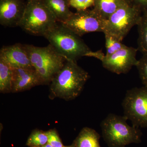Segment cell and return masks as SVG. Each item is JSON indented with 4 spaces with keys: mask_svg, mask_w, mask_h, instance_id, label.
<instances>
[{
    "mask_svg": "<svg viewBox=\"0 0 147 147\" xmlns=\"http://www.w3.org/2000/svg\"><path fill=\"white\" fill-rule=\"evenodd\" d=\"M57 23L42 0H27L19 27L29 34L43 36Z\"/></svg>",
    "mask_w": 147,
    "mask_h": 147,
    "instance_id": "5",
    "label": "cell"
},
{
    "mask_svg": "<svg viewBox=\"0 0 147 147\" xmlns=\"http://www.w3.org/2000/svg\"><path fill=\"white\" fill-rule=\"evenodd\" d=\"M43 36L66 61L77 62L92 51L80 36L61 23L58 22Z\"/></svg>",
    "mask_w": 147,
    "mask_h": 147,
    "instance_id": "2",
    "label": "cell"
},
{
    "mask_svg": "<svg viewBox=\"0 0 147 147\" xmlns=\"http://www.w3.org/2000/svg\"><path fill=\"white\" fill-rule=\"evenodd\" d=\"M62 147H76V145H75V144H74V142H73V143H72V144L71 145H69V146H63Z\"/></svg>",
    "mask_w": 147,
    "mask_h": 147,
    "instance_id": "24",
    "label": "cell"
},
{
    "mask_svg": "<svg viewBox=\"0 0 147 147\" xmlns=\"http://www.w3.org/2000/svg\"><path fill=\"white\" fill-rule=\"evenodd\" d=\"M25 0H0V24L5 27L19 26L24 16Z\"/></svg>",
    "mask_w": 147,
    "mask_h": 147,
    "instance_id": "10",
    "label": "cell"
},
{
    "mask_svg": "<svg viewBox=\"0 0 147 147\" xmlns=\"http://www.w3.org/2000/svg\"><path fill=\"white\" fill-rule=\"evenodd\" d=\"M38 147H53L51 146V145H50V144H48V143H47V144H45V145H43V146H41Z\"/></svg>",
    "mask_w": 147,
    "mask_h": 147,
    "instance_id": "25",
    "label": "cell"
},
{
    "mask_svg": "<svg viewBox=\"0 0 147 147\" xmlns=\"http://www.w3.org/2000/svg\"><path fill=\"white\" fill-rule=\"evenodd\" d=\"M13 68L0 59V91L7 93L11 92L13 84Z\"/></svg>",
    "mask_w": 147,
    "mask_h": 147,
    "instance_id": "16",
    "label": "cell"
},
{
    "mask_svg": "<svg viewBox=\"0 0 147 147\" xmlns=\"http://www.w3.org/2000/svg\"><path fill=\"white\" fill-rule=\"evenodd\" d=\"M104 35L106 56L112 55L126 46L115 37L107 34Z\"/></svg>",
    "mask_w": 147,
    "mask_h": 147,
    "instance_id": "19",
    "label": "cell"
},
{
    "mask_svg": "<svg viewBox=\"0 0 147 147\" xmlns=\"http://www.w3.org/2000/svg\"><path fill=\"white\" fill-rule=\"evenodd\" d=\"M58 23H65L73 12L69 9V0H42Z\"/></svg>",
    "mask_w": 147,
    "mask_h": 147,
    "instance_id": "13",
    "label": "cell"
},
{
    "mask_svg": "<svg viewBox=\"0 0 147 147\" xmlns=\"http://www.w3.org/2000/svg\"><path fill=\"white\" fill-rule=\"evenodd\" d=\"M136 67L142 84L147 86V55H143L142 57L138 60Z\"/></svg>",
    "mask_w": 147,
    "mask_h": 147,
    "instance_id": "20",
    "label": "cell"
},
{
    "mask_svg": "<svg viewBox=\"0 0 147 147\" xmlns=\"http://www.w3.org/2000/svg\"><path fill=\"white\" fill-rule=\"evenodd\" d=\"M127 2V0H95L93 9L105 21Z\"/></svg>",
    "mask_w": 147,
    "mask_h": 147,
    "instance_id": "14",
    "label": "cell"
},
{
    "mask_svg": "<svg viewBox=\"0 0 147 147\" xmlns=\"http://www.w3.org/2000/svg\"><path fill=\"white\" fill-rule=\"evenodd\" d=\"M138 26V49L143 55H147V12L143 13Z\"/></svg>",
    "mask_w": 147,
    "mask_h": 147,
    "instance_id": "17",
    "label": "cell"
},
{
    "mask_svg": "<svg viewBox=\"0 0 147 147\" xmlns=\"http://www.w3.org/2000/svg\"><path fill=\"white\" fill-rule=\"evenodd\" d=\"M46 132L48 138L47 143L50 144L53 147L63 146V144L58 134L57 131L55 129H50L46 131Z\"/></svg>",
    "mask_w": 147,
    "mask_h": 147,
    "instance_id": "22",
    "label": "cell"
},
{
    "mask_svg": "<svg viewBox=\"0 0 147 147\" xmlns=\"http://www.w3.org/2000/svg\"><path fill=\"white\" fill-rule=\"evenodd\" d=\"M24 45L41 85L50 84L66 60L50 44L44 47L28 44Z\"/></svg>",
    "mask_w": 147,
    "mask_h": 147,
    "instance_id": "4",
    "label": "cell"
},
{
    "mask_svg": "<svg viewBox=\"0 0 147 147\" xmlns=\"http://www.w3.org/2000/svg\"><path fill=\"white\" fill-rule=\"evenodd\" d=\"M95 0H69L70 6L77 11L86 10L94 6Z\"/></svg>",
    "mask_w": 147,
    "mask_h": 147,
    "instance_id": "21",
    "label": "cell"
},
{
    "mask_svg": "<svg viewBox=\"0 0 147 147\" xmlns=\"http://www.w3.org/2000/svg\"><path fill=\"white\" fill-rule=\"evenodd\" d=\"M47 142L48 138L46 131L36 129L30 134L26 145L30 147H38L45 145Z\"/></svg>",
    "mask_w": 147,
    "mask_h": 147,
    "instance_id": "18",
    "label": "cell"
},
{
    "mask_svg": "<svg viewBox=\"0 0 147 147\" xmlns=\"http://www.w3.org/2000/svg\"><path fill=\"white\" fill-rule=\"evenodd\" d=\"M99 134L91 128L84 127L73 142L76 147H101Z\"/></svg>",
    "mask_w": 147,
    "mask_h": 147,
    "instance_id": "15",
    "label": "cell"
},
{
    "mask_svg": "<svg viewBox=\"0 0 147 147\" xmlns=\"http://www.w3.org/2000/svg\"><path fill=\"white\" fill-rule=\"evenodd\" d=\"M0 59L12 68L34 69L24 45L21 43L3 46L0 50Z\"/></svg>",
    "mask_w": 147,
    "mask_h": 147,
    "instance_id": "11",
    "label": "cell"
},
{
    "mask_svg": "<svg viewBox=\"0 0 147 147\" xmlns=\"http://www.w3.org/2000/svg\"><path fill=\"white\" fill-rule=\"evenodd\" d=\"M129 3L139 8L143 13L147 12V0H127Z\"/></svg>",
    "mask_w": 147,
    "mask_h": 147,
    "instance_id": "23",
    "label": "cell"
},
{
    "mask_svg": "<svg viewBox=\"0 0 147 147\" xmlns=\"http://www.w3.org/2000/svg\"><path fill=\"white\" fill-rule=\"evenodd\" d=\"M124 116L136 127L147 128V86L129 90L122 103Z\"/></svg>",
    "mask_w": 147,
    "mask_h": 147,
    "instance_id": "7",
    "label": "cell"
},
{
    "mask_svg": "<svg viewBox=\"0 0 147 147\" xmlns=\"http://www.w3.org/2000/svg\"><path fill=\"white\" fill-rule=\"evenodd\" d=\"M142 15L139 8L127 2L104 21L103 33L122 41L131 29L138 25Z\"/></svg>",
    "mask_w": 147,
    "mask_h": 147,
    "instance_id": "6",
    "label": "cell"
},
{
    "mask_svg": "<svg viewBox=\"0 0 147 147\" xmlns=\"http://www.w3.org/2000/svg\"><path fill=\"white\" fill-rule=\"evenodd\" d=\"M89 77L88 73L77 62L66 61L50 84L51 97L66 101L75 99L82 92Z\"/></svg>",
    "mask_w": 147,
    "mask_h": 147,
    "instance_id": "1",
    "label": "cell"
},
{
    "mask_svg": "<svg viewBox=\"0 0 147 147\" xmlns=\"http://www.w3.org/2000/svg\"><path fill=\"white\" fill-rule=\"evenodd\" d=\"M138 49L126 46L112 55H103L100 61L102 65L108 71L118 74H126L138 62Z\"/></svg>",
    "mask_w": 147,
    "mask_h": 147,
    "instance_id": "9",
    "label": "cell"
},
{
    "mask_svg": "<svg viewBox=\"0 0 147 147\" xmlns=\"http://www.w3.org/2000/svg\"><path fill=\"white\" fill-rule=\"evenodd\" d=\"M104 21L93 9H87L73 12L70 17L62 24L81 37L89 33H103Z\"/></svg>",
    "mask_w": 147,
    "mask_h": 147,
    "instance_id": "8",
    "label": "cell"
},
{
    "mask_svg": "<svg viewBox=\"0 0 147 147\" xmlns=\"http://www.w3.org/2000/svg\"><path fill=\"white\" fill-rule=\"evenodd\" d=\"M12 68L13 78L12 92L24 91L41 85L34 69Z\"/></svg>",
    "mask_w": 147,
    "mask_h": 147,
    "instance_id": "12",
    "label": "cell"
},
{
    "mask_svg": "<svg viewBox=\"0 0 147 147\" xmlns=\"http://www.w3.org/2000/svg\"><path fill=\"white\" fill-rule=\"evenodd\" d=\"M124 116L109 114L100 123L102 137L109 147H125L141 142L139 128L130 126Z\"/></svg>",
    "mask_w": 147,
    "mask_h": 147,
    "instance_id": "3",
    "label": "cell"
}]
</instances>
